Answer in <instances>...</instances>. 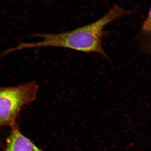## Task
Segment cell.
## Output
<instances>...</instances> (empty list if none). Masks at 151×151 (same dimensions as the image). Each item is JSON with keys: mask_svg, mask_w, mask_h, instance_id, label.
Instances as JSON below:
<instances>
[{"mask_svg": "<svg viewBox=\"0 0 151 151\" xmlns=\"http://www.w3.org/2000/svg\"><path fill=\"white\" fill-rule=\"evenodd\" d=\"M142 29L145 32H151V7L148 16L143 24Z\"/></svg>", "mask_w": 151, "mask_h": 151, "instance_id": "4", "label": "cell"}, {"mask_svg": "<svg viewBox=\"0 0 151 151\" xmlns=\"http://www.w3.org/2000/svg\"><path fill=\"white\" fill-rule=\"evenodd\" d=\"M39 88L36 81L0 89V125L17 127V120L22 107L37 99Z\"/></svg>", "mask_w": 151, "mask_h": 151, "instance_id": "2", "label": "cell"}, {"mask_svg": "<svg viewBox=\"0 0 151 151\" xmlns=\"http://www.w3.org/2000/svg\"><path fill=\"white\" fill-rule=\"evenodd\" d=\"M131 14V11L115 4L99 20L71 31L59 33L33 34L32 37L40 38L42 40L36 42L24 43L23 47L25 50L59 47L87 53H96L110 61L103 46V37L107 34L104 28L114 20Z\"/></svg>", "mask_w": 151, "mask_h": 151, "instance_id": "1", "label": "cell"}, {"mask_svg": "<svg viewBox=\"0 0 151 151\" xmlns=\"http://www.w3.org/2000/svg\"><path fill=\"white\" fill-rule=\"evenodd\" d=\"M4 151H45L40 149L22 134L18 126L12 128L6 139Z\"/></svg>", "mask_w": 151, "mask_h": 151, "instance_id": "3", "label": "cell"}]
</instances>
